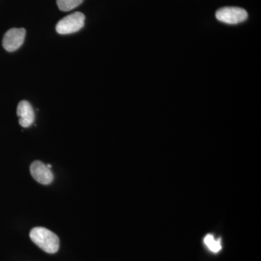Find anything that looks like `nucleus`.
<instances>
[{"label":"nucleus","instance_id":"obj_2","mask_svg":"<svg viewBox=\"0 0 261 261\" xmlns=\"http://www.w3.org/2000/svg\"><path fill=\"white\" fill-rule=\"evenodd\" d=\"M85 15L75 12L61 19L56 25V32L60 34H70L79 32L84 25Z\"/></svg>","mask_w":261,"mask_h":261},{"label":"nucleus","instance_id":"obj_3","mask_svg":"<svg viewBox=\"0 0 261 261\" xmlns=\"http://www.w3.org/2000/svg\"><path fill=\"white\" fill-rule=\"evenodd\" d=\"M217 20L227 24H238L247 20L248 14L246 10L238 7H225L216 13Z\"/></svg>","mask_w":261,"mask_h":261},{"label":"nucleus","instance_id":"obj_8","mask_svg":"<svg viewBox=\"0 0 261 261\" xmlns=\"http://www.w3.org/2000/svg\"><path fill=\"white\" fill-rule=\"evenodd\" d=\"M84 0H57L58 8L62 11H70L83 3Z\"/></svg>","mask_w":261,"mask_h":261},{"label":"nucleus","instance_id":"obj_9","mask_svg":"<svg viewBox=\"0 0 261 261\" xmlns=\"http://www.w3.org/2000/svg\"><path fill=\"white\" fill-rule=\"evenodd\" d=\"M47 167L49 168H51V165H50V164H47Z\"/></svg>","mask_w":261,"mask_h":261},{"label":"nucleus","instance_id":"obj_1","mask_svg":"<svg viewBox=\"0 0 261 261\" xmlns=\"http://www.w3.org/2000/svg\"><path fill=\"white\" fill-rule=\"evenodd\" d=\"M31 240L48 253H56L60 247V240L56 233L44 227H35L30 232Z\"/></svg>","mask_w":261,"mask_h":261},{"label":"nucleus","instance_id":"obj_5","mask_svg":"<svg viewBox=\"0 0 261 261\" xmlns=\"http://www.w3.org/2000/svg\"><path fill=\"white\" fill-rule=\"evenodd\" d=\"M30 172L33 178L42 185H49L54 179V175L50 168H48L47 165L41 161H34L32 163Z\"/></svg>","mask_w":261,"mask_h":261},{"label":"nucleus","instance_id":"obj_7","mask_svg":"<svg viewBox=\"0 0 261 261\" xmlns=\"http://www.w3.org/2000/svg\"><path fill=\"white\" fill-rule=\"evenodd\" d=\"M204 243H205L206 246L211 250V252L214 253H217L222 248L221 246V239L216 240L214 238V235L209 234L206 235L205 238H204Z\"/></svg>","mask_w":261,"mask_h":261},{"label":"nucleus","instance_id":"obj_4","mask_svg":"<svg viewBox=\"0 0 261 261\" xmlns=\"http://www.w3.org/2000/svg\"><path fill=\"white\" fill-rule=\"evenodd\" d=\"M25 32L23 28H13L5 33L3 40V46L5 50L12 53L21 47L25 40Z\"/></svg>","mask_w":261,"mask_h":261},{"label":"nucleus","instance_id":"obj_6","mask_svg":"<svg viewBox=\"0 0 261 261\" xmlns=\"http://www.w3.org/2000/svg\"><path fill=\"white\" fill-rule=\"evenodd\" d=\"M17 115L19 117V123L24 128L31 126L35 120L34 109L28 101L22 100L18 103Z\"/></svg>","mask_w":261,"mask_h":261}]
</instances>
